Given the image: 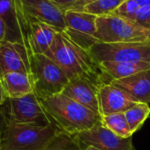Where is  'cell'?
<instances>
[{
  "mask_svg": "<svg viewBox=\"0 0 150 150\" xmlns=\"http://www.w3.org/2000/svg\"><path fill=\"white\" fill-rule=\"evenodd\" d=\"M41 101L51 124L58 132L76 136L100 121L98 114L62 93Z\"/></svg>",
  "mask_w": 150,
  "mask_h": 150,
  "instance_id": "obj_1",
  "label": "cell"
},
{
  "mask_svg": "<svg viewBox=\"0 0 150 150\" xmlns=\"http://www.w3.org/2000/svg\"><path fill=\"white\" fill-rule=\"evenodd\" d=\"M44 55L64 71L69 81L86 76L104 81L97 64L89 52L73 42L64 32L56 35L53 43Z\"/></svg>",
  "mask_w": 150,
  "mask_h": 150,
  "instance_id": "obj_2",
  "label": "cell"
},
{
  "mask_svg": "<svg viewBox=\"0 0 150 150\" xmlns=\"http://www.w3.org/2000/svg\"><path fill=\"white\" fill-rule=\"evenodd\" d=\"M2 117L0 150H42L58 132L52 125L15 124Z\"/></svg>",
  "mask_w": 150,
  "mask_h": 150,
  "instance_id": "obj_3",
  "label": "cell"
},
{
  "mask_svg": "<svg viewBox=\"0 0 150 150\" xmlns=\"http://www.w3.org/2000/svg\"><path fill=\"white\" fill-rule=\"evenodd\" d=\"M30 75L34 92L41 100L63 93L69 83L64 71L44 54L31 55Z\"/></svg>",
  "mask_w": 150,
  "mask_h": 150,
  "instance_id": "obj_4",
  "label": "cell"
},
{
  "mask_svg": "<svg viewBox=\"0 0 150 150\" xmlns=\"http://www.w3.org/2000/svg\"><path fill=\"white\" fill-rule=\"evenodd\" d=\"M96 38L104 43L147 42L150 29L113 13L97 17Z\"/></svg>",
  "mask_w": 150,
  "mask_h": 150,
  "instance_id": "obj_5",
  "label": "cell"
},
{
  "mask_svg": "<svg viewBox=\"0 0 150 150\" xmlns=\"http://www.w3.org/2000/svg\"><path fill=\"white\" fill-rule=\"evenodd\" d=\"M94 61L99 64L103 62H133L150 64V41L139 42H97L89 50Z\"/></svg>",
  "mask_w": 150,
  "mask_h": 150,
  "instance_id": "obj_6",
  "label": "cell"
},
{
  "mask_svg": "<svg viewBox=\"0 0 150 150\" xmlns=\"http://www.w3.org/2000/svg\"><path fill=\"white\" fill-rule=\"evenodd\" d=\"M0 110L5 119L11 123L41 125H52L41 99L35 92L20 98H7Z\"/></svg>",
  "mask_w": 150,
  "mask_h": 150,
  "instance_id": "obj_7",
  "label": "cell"
},
{
  "mask_svg": "<svg viewBox=\"0 0 150 150\" xmlns=\"http://www.w3.org/2000/svg\"><path fill=\"white\" fill-rule=\"evenodd\" d=\"M97 16L81 11L67 10L64 13L66 29L64 34L87 51L99 42L96 38Z\"/></svg>",
  "mask_w": 150,
  "mask_h": 150,
  "instance_id": "obj_8",
  "label": "cell"
},
{
  "mask_svg": "<svg viewBox=\"0 0 150 150\" xmlns=\"http://www.w3.org/2000/svg\"><path fill=\"white\" fill-rule=\"evenodd\" d=\"M0 19L7 30L6 42H19L28 49L29 21L21 0H0Z\"/></svg>",
  "mask_w": 150,
  "mask_h": 150,
  "instance_id": "obj_9",
  "label": "cell"
},
{
  "mask_svg": "<svg viewBox=\"0 0 150 150\" xmlns=\"http://www.w3.org/2000/svg\"><path fill=\"white\" fill-rule=\"evenodd\" d=\"M83 149L92 146L100 150H133L132 137L122 138L106 127L99 121L94 127L75 136Z\"/></svg>",
  "mask_w": 150,
  "mask_h": 150,
  "instance_id": "obj_10",
  "label": "cell"
},
{
  "mask_svg": "<svg viewBox=\"0 0 150 150\" xmlns=\"http://www.w3.org/2000/svg\"><path fill=\"white\" fill-rule=\"evenodd\" d=\"M21 5L28 21L43 22L57 32L66 29L65 11L51 0H21Z\"/></svg>",
  "mask_w": 150,
  "mask_h": 150,
  "instance_id": "obj_11",
  "label": "cell"
},
{
  "mask_svg": "<svg viewBox=\"0 0 150 150\" xmlns=\"http://www.w3.org/2000/svg\"><path fill=\"white\" fill-rule=\"evenodd\" d=\"M104 83L103 80L81 76L69 81L62 94L76 101L100 116L99 88Z\"/></svg>",
  "mask_w": 150,
  "mask_h": 150,
  "instance_id": "obj_12",
  "label": "cell"
},
{
  "mask_svg": "<svg viewBox=\"0 0 150 150\" xmlns=\"http://www.w3.org/2000/svg\"><path fill=\"white\" fill-rule=\"evenodd\" d=\"M29 50L21 43L4 42L0 44V78L10 72L30 74Z\"/></svg>",
  "mask_w": 150,
  "mask_h": 150,
  "instance_id": "obj_13",
  "label": "cell"
},
{
  "mask_svg": "<svg viewBox=\"0 0 150 150\" xmlns=\"http://www.w3.org/2000/svg\"><path fill=\"white\" fill-rule=\"evenodd\" d=\"M100 116L125 113L138 102L124 89L110 82H104L99 88Z\"/></svg>",
  "mask_w": 150,
  "mask_h": 150,
  "instance_id": "obj_14",
  "label": "cell"
},
{
  "mask_svg": "<svg viewBox=\"0 0 150 150\" xmlns=\"http://www.w3.org/2000/svg\"><path fill=\"white\" fill-rule=\"evenodd\" d=\"M110 83L124 89L138 103H150V69Z\"/></svg>",
  "mask_w": 150,
  "mask_h": 150,
  "instance_id": "obj_15",
  "label": "cell"
},
{
  "mask_svg": "<svg viewBox=\"0 0 150 150\" xmlns=\"http://www.w3.org/2000/svg\"><path fill=\"white\" fill-rule=\"evenodd\" d=\"M58 32L52 27L41 21H29L28 49L31 55L45 54Z\"/></svg>",
  "mask_w": 150,
  "mask_h": 150,
  "instance_id": "obj_16",
  "label": "cell"
},
{
  "mask_svg": "<svg viewBox=\"0 0 150 150\" xmlns=\"http://www.w3.org/2000/svg\"><path fill=\"white\" fill-rule=\"evenodd\" d=\"M97 65L105 82L127 78L150 69V64L144 62H103Z\"/></svg>",
  "mask_w": 150,
  "mask_h": 150,
  "instance_id": "obj_17",
  "label": "cell"
},
{
  "mask_svg": "<svg viewBox=\"0 0 150 150\" xmlns=\"http://www.w3.org/2000/svg\"><path fill=\"white\" fill-rule=\"evenodd\" d=\"M7 98H20L34 93V85L30 74L10 72L1 77Z\"/></svg>",
  "mask_w": 150,
  "mask_h": 150,
  "instance_id": "obj_18",
  "label": "cell"
},
{
  "mask_svg": "<svg viewBox=\"0 0 150 150\" xmlns=\"http://www.w3.org/2000/svg\"><path fill=\"white\" fill-rule=\"evenodd\" d=\"M102 125L122 138H130L132 133L130 130L124 113H114L100 116Z\"/></svg>",
  "mask_w": 150,
  "mask_h": 150,
  "instance_id": "obj_19",
  "label": "cell"
},
{
  "mask_svg": "<svg viewBox=\"0 0 150 150\" xmlns=\"http://www.w3.org/2000/svg\"><path fill=\"white\" fill-rule=\"evenodd\" d=\"M149 113L150 107L147 103H137L124 113L132 134L143 125L146 118H148Z\"/></svg>",
  "mask_w": 150,
  "mask_h": 150,
  "instance_id": "obj_20",
  "label": "cell"
},
{
  "mask_svg": "<svg viewBox=\"0 0 150 150\" xmlns=\"http://www.w3.org/2000/svg\"><path fill=\"white\" fill-rule=\"evenodd\" d=\"M42 150H83L75 136L57 132Z\"/></svg>",
  "mask_w": 150,
  "mask_h": 150,
  "instance_id": "obj_21",
  "label": "cell"
},
{
  "mask_svg": "<svg viewBox=\"0 0 150 150\" xmlns=\"http://www.w3.org/2000/svg\"><path fill=\"white\" fill-rule=\"evenodd\" d=\"M125 0H97L87 5L83 8V12L94 14L96 16H103L113 13Z\"/></svg>",
  "mask_w": 150,
  "mask_h": 150,
  "instance_id": "obj_22",
  "label": "cell"
},
{
  "mask_svg": "<svg viewBox=\"0 0 150 150\" xmlns=\"http://www.w3.org/2000/svg\"><path fill=\"white\" fill-rule=\"evenodd\" d=\"M139 7L140 6L134 1V0H125V1L118 6V8L114 12V13L132 21L134 16L138 13Z\"/></svg>",
  "mask_w": 150,
  "mask_h": 150,
  "instance_id": "obj_23",
  "label": "cell"
},
{
  "mask_svg": "<svg viewBox=\"0 0 150 150\" xmlns=\"http://www.w3.org/2000/svg\"><path fill=\"white\" fill-rule=\"evenodd\" d=\"M132 21L145 28L150 29V6L139 7Z\"/></svg>",
  "mask_w": 150,
  "mask_h": 150,
  "instance_id": "obj_24",
  "label": "cell"
},
{
  "mask_svg": "<svg viewBox=\"0 0 150 150\" xmlns=\"http://www.w3.org/2000/svg\"><path fill=\"white\" fill-rule=\"evenodd\" d=\"M51 1L54 2L58 6H60L64 11H67V10H73L76 7L80 0H51Z\"/></svg>",
  "mask_w": 150,
  "mask_h": 150,
  "instance_id": "obj_25",
  "label": "cell"
},
{
  "mask_svg": "<svg viewBox=\"0 0 150 150\" xmlns=\"http://www.w3.org/2000/svg\"><path fill=\"white\" fill-rule=\"evenodd\" d=\"M6 37H7V30L6 28V25L0 19V44L4 42H6Z\"/></svg>",
  "mask_w": 150,
  "mask_h": 150,
  "instance_id": "obj_26",
  "label": "cell"
},
{
  "mask_svg": "<svg viewBox=\"0 0 150 150\" xmlns=\"http://www.w3.org/2000/svg\"><path fill=\"white\" fill-rule=\"evenodd\" d=\"M6 100H7V97L6 95V91H5V88H4V86L2 83V80L0 78V108L6 103Z\"/></svg>",
  "mask_w": 150,
  "mask_h": 150,
  "instance_id": "obj_27",
  "label": "cell"
},
{
  "mask_svg": "<svg viewBox=\"0 0 150 150\" xmlns=\"http://www.w3.org/2000/svg\"><path fill=\"white\" fill-rule=\"evenodd\" d=\"M95 1H97V0H80L79 3H78L77 6H76V7H75L73 10L82 12V11H83V8H84L87 5H88V4H90V3H93V2H95Z\"/></svg>",
  "mask_w": 150,
  "mask_h": 150,
  "instance_id": "obj_28",
  "label": "cell"
},
{
  "mask_svg": "<svg viewBox=\"0 0 150 150\" xmlns=\"http://www.w3.org/2000/svg\"><path fill=\"white\" fill-rule=\"evenodd\" d=\"M134 1H135L140 7L150 6V0H134Z\"/></svg>",
  "mask_w": 150,
  "mask_h": 150,
  "instance_id": "obj_29",
  "label": "cell"
},
{
  "mask_svg": "<svg viewBox=\"0 0 150 150\" xmlns=\"http://www.w3.org/2000/svg\"><path fill=\"white\" fill-rule=\"evenodd\" d=\"M2 123H3V117H2V113H1V110H0V135H1Z\"/></svg>",
  "mask_w": 150,
  "mask_h": 150,
  "instance_id": "obj_30",
  "label": "cell"
},
{
  "mask_svg": "<svg viewBox=\"0 0 150 150\" xmlns=\"http://www.w3.org/2000/svg\"><path fill=\"white\" fill-rule=\"evenodd\" d=\"M83 150H100V149H98L95 146H86Z\"/></svg>",
  "mask_w": 150,
  "mask_h": 150,
  "instance_id": "obj_31",
  "label": "cell"
},
{
  "mask_svg": "<svg viewBox=\"0 0 150 150\" xmlns=\"http://www.w3.org/2000/svg\"><path fill=\"white\" fill-rule=\"evenodd\" d=\"M148 118H150V113H149V117H148Z\"/></svg>",
  "mask_w": 150,
  "mask_h": 150,
  "instance_id": "obj_32",
  "label": "cell"
}]
</instances>
